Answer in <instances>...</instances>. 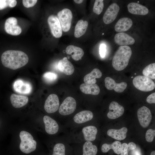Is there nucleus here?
<instances>
[{"label":"nucleus","mask_w":155,"mask_h":155,"mask_svg":"<svg viewBox=\"0 0 155 155\" xmlns=\"http://www.w3.org/2000/svg\"><path fill=\"white\" fill-rule=\"evenodd\" d=\"M93 117V114L91 111L84 110L76 114L73 117V120L76 123L81 124L92 120Z\"/></svg>","instance_id":"412c9836"},{"label":"nucleus","mask_w":155,"mask_h":155,"mask_svg":"<svg viewBox=\"0 0 155 155\" xmlns=\"http://www.w3.org/2000/svg\"><path fill=\"white\" fill-rule=\"evenodd\" d=\"M28 55L24 52L8 50L4 52L1 56V61L5 67L16 70L23 67L28 61Z\"/></svg>","instance_id":"f257e3e1"},{"label":"nucleus","mask_w":155,"mask_h":155,"mask_svg":"<svg viewBox=\"0 0 155 155\" xmlns=\"http://www.w3.org/2000/svg\"><path fill=\"white\" fill-rule=\"evenodd\" d=\"M57 67L61 72L68 75L72 74L75 69L73 64L66 57H64L59 61Z\"/></svg>","instance_id":"f3484780"},{"label":"nucleus","mask_w":155,"mask_h":155,"mask_svg":"<svg viewBox=\"0 0 155 155\" xmlns=\"http://www.w3.org/2000/svg\"><path fill=\"white\" fill-rule=\"evenodd\" d=\"M10 101L13 106L15 108H20L26 105L28 101L26 96L12 94L10 96Z\"/></svg>","instance_id":"4be33fe9"},{"label":"nucleus","mask_w":155,"mask_h":155,"mask_svg":"<svg viewBox=\"0 0 155 155\" xmlns=\"http://www.w3.org/2000/svg\"><path fill=\"white\" fill-rule=\"evenodd\" d=\"M150 155H155V151H152Z\"/></svg>","instance_id":"37998d69"},{"label":"nucleus","mask_w":155,"mask_h":155,"mask_svg":"<svg viewBox=\"0 0 155 155\" xmlns=\"http://www.w3.org/2000/svg\"><path fill=\"white\" fill-rule=\"evenodd\" d=\"M88 25V22L86 20L81 19L78 21L75 28V37L79 38L83 35L87 30Z\"/></svg>","instance_id":"a878e982"},{"label":"nucleus","mask_w":155,"mask_h":155,"mask_svg":"<svg viewBox=\"0 0 155 155\" xmlns=\"http://www.w3.org/2000/svg\"><path fill=\"white\" fill-rule=\"evenodd\" d=\"M134 86L137 89L144 92H149L153 90L155 88V84L151 79L143 75H138L133 80Z\"/></svg>","instance_id":"20e7f679"},{"label":"nucleus","mask_w":155,"mask_h":155,"mask_svg":"<svg viewBox=\"0 0 155 155\" xmlns=\"http://www.w3.org/2000/svg\"><path fill=\"white\" fill-rule=\"evenodd\" d=\"M119 9V7L117 3H114L111 5L103 16L104 22L108 24L113 22L116 18Z\"/></svg>","instance_id":"9b49d317"},{"label":"nucleus","mask_w":155,"mask_h":155,"mask_svg":"<svg viewBox=\"0 0 155 155\" xmlns=\"http://www.w3.org/2000/svg\"><path fill=\"white\" fill-rule=\"evenodd\" d=\"M59 105V100L57 96L52 94H50L46 99L44 103V109L48 113H53L58 110Z\"/></svg>","instance_id":"9d476101"},{"label":"nucleus","mask_w":155,"mask_h":155,"mask_svg":"<svg viewBox=\"0 0 155 155\" xmlns=\"http://www.w3.org/2000/svg\"><path fill=\"white\" fill-rule=\"evenodd\" d=\"M155 136V130L151 129H148L146 133L145 138L148 142H152Z\"/></svg>","instance_id":"f704fd0d"},{"label":"nucleus","mask_w":155,"mask_h":155,"mask_svg":"<svg viewBox=\"0 0 155 155\" xmlns=\"http://www.w3.org/2000/svg\"><path fill=\"white\" fill-rule=\"evenodd\" d=\"M136 147V145L133 142H130L128 144L123 143L121 145L120 155H128L129 151L134 150Z\"/></svg>","instance_id":"7c9ffc66"},{"label":"nucleus","mask_w":155,"mask_h":155,"mask_svg":"<svg viewBox=\"0 0 155 155\" xmlns=\"http://www.w3.org/2000/svg\"><path fill=\"white\" fill-rule=\"evenodd\" d=\"M82 131L85 140L92 142L96 139L98 130L95 126L90 125L84 127Z\"/></svg>","instance_id":"5701e85b"},{"label":"nucleus","mask_w":155,"mask_h":155,"mask_svg":"<svg viewBox=\"0 0 155 155\" xmlns=\"http://www.w3.org/2000/svg\"><path fill=\"white\" fill-rule=\"evenodd\" d=\"M131 78H133V76L131 77Z\"/></svg>","instance_id":"c03bdc74"},{"label":"nucleus","mask_w":155,"mask_h":155,"mask_svg":"<svg viewBox=\"0 0 155 155\" xmlns=\"http://www.w3.org/2000/svg\"><path fill=\"white\" fill-rule=\"evenodd\" d=\"M65 147L63 144H56L53 148L52 155H65Z\"/></svg>","instance_id":"2f4dec72"},{"label":"nucleus","mask_w":155,"mask_h":155,"mask_svg":"<svg viewBox=\"0 0 155 155\" xmlns=\"http://www.w3.org/2000/svg\"><path fill=\"white\" fill-rule=\"evenodd\" d=\"M115 42L121 46H127L133 44L134 39L127 33L120 32L116 34L114 37Z\"/></svg>","instance_id":"dca6fc26"},{"label":"nucleus","mask_w":155,"mask_h":155,"mask_svg":"<svg viewBox=\"0 0 155 155\" xmlns=\"http://www.w3.org/2000/svg\"><path fill=\"white\" fill-rule=\"evenodd\" d=\"M66 53L71 55L74 60L78 61L81 59L84 54V52L81 48L73 45L68 46L66 48Z\"/></svg>","instance_id":"aec40b11"},{"label":"nucleus","mask_w":155,"mask_h":155,"mask_svg":"<svg viewBox=\"0 0 155 155\" xmlns=\"http://www.w3.org/2000/svg\"><path fill=\"white\" fill-rule=\"evenodd\" d=\"M80 89L83 93L96 95L98 94L100 90L98 85L95 84L82 83L80 86Z\"/></svg>","instance_id":"b1692460"},{"label":"nucleus","mask_w":155,"mask_h":155,"mask_svg":"<svg viewBox=\"0 0 155 155\" xmlns=\"http://www.w3.org/2000/svg\"><path fill=\"white\" fill-rule=\"evenodd\" d=\"M76 103L73 98L68 96L63 100L59 108V112L62 115H67L72 113L75 110Z\"/></svg>","instance_id":"423d86ee"},{"label":"nucleus","mask_w":155,"mask_h":155,"mask_svg":"<svg viewBox=\"0 0 155 155\" xmlns=\"http://www.w3.org/2000/svg\"><path fill=\"white\" fill-rule=\"evenodd\" d=\"M135 74H136V73H135Z\"/></svg>","instance_id":"a18cd8bd"},{"label":"nucleus","mask_w":155,"mask_h":155,"mask_svg":"<svg viewBox=\"0 0 155 155\" xmlns=\"http://www.w3.org/2000/svg\"><path fill=\"white\" fill-rule=\"evenodd\" d=\"M102 73L98 68L94 69L90 73L86 75L84 77L85 83L88 84H95L96 82V78H101Z\"/></svg>","instance_id":"bb28decb"},{"label":"nucleus","mask_w":155,"mask_h":155,"mask_svg":"<svg viewBox=\"0 0 155 155\" xmlns=\"http://www.w3.org/2000/svg\"><path fill=\"white\" fill-rule=\"evenodd\" d=\"M17 3V2L15 0H9V6L11 7H15Z\"/></svg>","instance_id":"ea45409f"},{"label":"nucleus","mask_w":155,"mask_h":155,"mask_svg":"<svg viewBox=\"0 0 155 155\" xmlns=\"http://www.w3.org/2000/svg\"><path fill=\"white\" fill-rule=\"evenodd\" d=\"M109 109L107 116L111 119H115L121 117L124 111L123 107L115 101H112L110 103Z\"/></svg>","instance_id":"f8f14e48"},{"label":"nucleus","mask_w":155,"mask_h":155,"mask_svg":"<svg viewBox=\"0 0 155 155\" xmlns=\"http://www.w3.org/2000/svg\"><path fill=\"white\" fill-rule=\"evenodd\" d=\"M57 17L63 31L66 32L70 29L73 19V14L71 10L67 8L63 9L58 12Z\"/></svg>","instance_id":"39448f33"},{"label":"nucleus","mask_w":155,"mask_h":155,"mask_svg":"<svg viewBox=\"0 0 155 155\" xmlns=\"http://www.w3.org/2000/svg\"><path fill=\"white\" fill-rule=\"evenodd\" d=\"M128 130L125 127H123L119 129H110L107 131V134L109 136L118 140L125 139L127 136Z\"/></svg>","instance_id":"393cba45"},{"label":"nucleus","mask_w":155,"mask_h":155,"mask_svg":"<svg viewBox=\"0 0 155 155\" xmlns=\"http://www.w3.org/2000/svg\"><path fill=\"white\" fill-rule=\"evenodd\" d=\"M13 88L17 92L23 94H28L32 91V87L29 82L18 79L13 84Z\"/></svg>","instance_id":"4468645a"},{"label":"nucleus","mask_w":155,"mask_h":155,"mask_svg":"<svg viewBox=\"0 0 155 155\" xmlns=\"http://www.w3.org/2000/svg\"><path fill=\"white\" fill-rule=\"evenodd\" d=\"M146 101L150 104L155 103V93L154 92L149 95L147 98Z\"/></svg>","instance_id":"4c0bfd02"},{"label":"nucleus","mask_w":155,"mask_h":155,"mask_svg":"<svg viewBox=\"0 0 155 155\" xmlns=\"http://www.w3.org/2000/svg\"><path fill=\"white\" fill-rule=\"evenodd\" d=\"M43 78L44 80L47 82L52 83L56 80L57 78V75L54 73L47 72L43 74Z\"/></svg>","instance_id":"72a5a7b5"},{"label":"nucleus","mask_w":155,"mask_h":155,"mask_svg":"<svg viewBox=\"0 0 155 155\" xmlns=\"http://www.w3.org/2000/svg\"><path fill=\"white\" fill-rule=\"evenodd\" d=\"M9 0H0V10L9 6Z\"/></svg>","instance_id":"58836bf2"},{"label":"nucleus","mask_w":155,"mask_h":155,"mask_svg":"<svg viewBox=\"0 0 155 155\" xmlns=\"http://www.w3.org/2000/svg\"><path fill=\"white\" fill-rule=\"evenodd\" d=\"M47 22L53 36L57 38H60L62 35V30L57 16L54 15H50Z\"/></svg>","instance_id":"0eeeda50"},{"label":"nucleus","mask_w":155,"mask_h":155,"mask_svg":"<svg viewBox=\"0 0 155 155\" xmlns=\"http://www.w3.org/2000/svg\"><path fill=\"white\" fill-rule=\"evenodd\" d=\"M133 24L132 20L129 18H122L119 19L115 26V31L118 32H122L128 30Z\"/></svg>","instance_id":"6ab92c4d"},{"label":"nucleus","mask_w":155,"mask_h":155,"mask_svg":"<svg viewBox=\"0 0 155 155\" xmlns=\"http://www.w3.org/2000/svg\"><path fill=\"white\" fill-rule=\"evenodd\" d=\"M137 116L140 124L142 127L145 128L149 125L152 115L149 108L144 106L140 108L137 111Z\"/></svg>","instance_id":"6e6552de"},{"label":"nucleus","mask_w":155,"mask_h":155,"mask_svg":"<svg viewBox=\"0 0 155 155\" xmlns=\"http://www.w3.org/2000/svg\"><path fill=\"white\" fill-rule=\"evenodd\" d=\"M84 0H74L73 1L76 3L80 4L82 3Z\"/></svg>","instance_id":"79ce46f5"},{"label":"nucleus","mask_w":155,"mask_h":155,"mask_svg":"<svg viewBox=\"0 0 155 155\" xmlns=\"http://www.w3.org/2000/svg\"><path fill=\"white\" fill-rule=\"evenodd\" d=\"M19 136L21 141L20 148L22 152L29 154L36 150V142L29 133L22 131L20 133Z\"/></svg>","instance_id":"7ed1b4c3"},{"label":"nucleus","mask_w":155,"mask_h":155,"mask_svg":"<svg viewBox=\"0 0 155 155\" xmlns=\"http://www.w3.org/2000/svg\"><path fill=\"white\" fill-rule=\"evenodd\" d=\"M128 11L135 15H145L149 12L148 9L145 6L137 3H131L127 5Z\"/></svg>","instance_id":"a211bd4d"},{"label":"nucleus","mask_w":155,"mask_h":155,"mask_svg":"<svg viewBox=\"0 0 155 155\" xmlns=\"http://www.w3.org/2000/svg\"><path fill=\"white\" fill-rule=\"evenodd\" d=\"M144 76L151 79H155V63H151L145 67L142 71Z\"/></svg>","instance_id":"c756f323"},{"label":"nucleus","mask_w":155,"mask_h":155,"mask_svg":"<svg viewBox=\"0 0 155 155\" xmlns=\"http://www.w3.org/2000/svg\"><path fill=\"white\" fill-rule=\"evenodd\" d=\"M132 54L128 46H120L115 52L113 59L112 65L116 70L121 71L127 66Z\"/></svg>","instance_id":"f03ea898"},{"label":"nucleus","mask_w":155,"mask_h":155,"mask_svg":"<svg viewBox=\"0 0 155 155\" xmlns=\"http://www.w3.org/2000/svg\"><path fill=\"white\" fill-rule=\"evenodd\" d=\"M121 143L118 141H115L111 144H103L102 146L101 149L103 153H106L112 149L115 153L117 154H120L121 147Z\"/></svg>","instance_id":"cd10ccee"},{"label":"nucleus","mask_w":155,"mask_h":155,"mask_svg":"<svg viewBox=\"0 0 155 155\" xmlns=\"http://www.w3.org/2000/svg\"><path fill=\"white\" fill-rule=\"evenodd\" d=\"M37 1V0H23L22 2L24 7L28 8L34 6Z\"/></svg>","instance_id":"c9c22d12"},{"label":"nucleus","mask_w":155,"mask_h":155,"mask_svg":"<svg viewBox=\"0 0 155 155\" xmlns=\"http://www.w3.org/2000/svg\"><path fill=\"white\" fill-rule=\"evenodd\" d=\"M18 21L16 18L9 17L6 20L5 24V29L8 34L13 36L20 34L22 32L21 27L17 25Z\"/></svg>","instance_id":"1a4fd4ad"},{"label":"nucleus","mask_w":155,"mask_h":155,"mask_svg":"<svg viewBox=\"0 0 155 155\" xmlns=\"http://www.w3.org/2000/svg\"><path fill=\"white\" fill-rule=\"evenodd\" d=\"M103 1V0H95L93 9L94 13L99 15L102 11L104 7Z\"/></svg>","instance_id":"473e14b6"},{"label":"nucleus","mask_w":155,"mask_h":155,"mask_svg":"<svg viewBox=\"0 0 155 155\" xmlns=\"http://www.w3.org/2000/svg\"><path fill=\"white\" fill-rule=\"evenodd\" d=\"M106 53V46L103 44H101L99 48V53L101 57L102 58L104 57Z\"/></svg>","instance_id":"e433bc0d"},{"label":"nucleus","mask_w":155,"mask_h":155,"mask_svg":"<svg viewBox=\"0 0 155 155\" xmlns=\"http://www.w3.org/2000/svg\"><path fill=\"white\" fill-rule=\"evenodd\" d=\"M98 149L96 146L93 145L91 142L86 141L83 147V155H96Z\"/></svg>","instance_id":"c85d7f7f"},{"label":"nucleus","mask_w":155,"mask_h":155,"mask_svg":"<svg viewBox=\"0 0 155 155\" xmlns=\"http://www.w3.org/2000/svg\"><path fill=\"white\" fill-rule=\"evenodd\" d=\"M133 151V155H141L140 152L138 150H135V149Z\"/></svg>","instance_id":"a19ab883"},{"label":"nucleus","mask_w":155,"mask_h":155,"mask_svg":"<svg viewBox=\"0 0 155 155\" xmlns=\"http://www.w3.org/2000/svg\"><path fill=\"white\" fill-rule=\"evenodd\" d=\"M45 130L48 134L53 135L57 133L59 129V125L57 122L50 117L45 115L43 118Z\"/></svg>","instance_id":"2eb2a0df"},{"label":"nucleus","mask_w":155,"mask_h":155,"mask_svg":"<svg viewBox=\"0 0 155 155\" xmlns=\"http://www.w3.org/2000/svg\"><path fill=\"white\" fill-rule=\"evenodd\" d=\"M105 86L108 90L113 89L115 92L121 93L123 92L127 87V84L123 82L120 83H116L115 80L112 78L108 77L104 80Z\"/></svg>","instance_id":"ddd939ff"}]
</instances>
